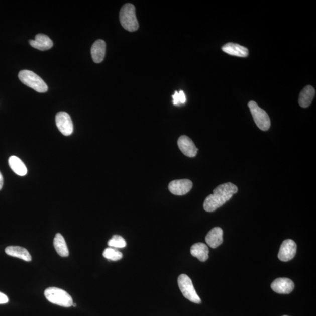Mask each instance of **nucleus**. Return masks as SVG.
Wrapping results in <instances>:
<instances>
[{
	"instance_id": "1",
	"label": "nucleus",
	"mask_w": 316,
	"mask_h": 316,
	"mask_svg": "<svg viewBox=\"0 0 316 316\" xmlns=\"http://www.w3.org/2000/svg\"><path fill=\"white\" fill-rule=\"evenodd\" d=\"M238 188L232 183H226L219 185L213 190V194L205 198L203 207L205 211L213 212L222 207L230 200L234 194L237 193Z\"/></svg>"
},
{
	"instance_id": "2",
	"label": "nucleus",
	"mask_w": 316,
	"mask_h": 316,
	"mask_svg": "<svg viewBox=\"0 0 316 316\" xmlns=\"http://www.w3.org/2000/svg\"><path fill=\"white\" fill-rule=\"evenodd\" d=\"M120 21L124 29L130 32L137 31L139 27L136 14V8L132 4L123 6L120 12Z\"/></svg>"
},
{
	"instance_id": "3",
	"label": "nucleus",
	"mask_w": 316,
	"mask_h": 316,
	"mask_svg": "<svg viewBox=\"0 0 316 316\" xmlns=\"http://www.w3.org/2000/svg\"><path fill=\"white\" fill-rule=\"evenodd\" d=\"M19 77L21 82L38 93H45L48 89L47 84L41 77L31 70L20 71Z\"/></svg>"
},
{
	"instance_id": "4",
	"label": "nucleus",
	"mask_w": 316,
	"mask_h": 316,
	"mask_svg": "<svg viewBox=\"0 0 316 316\" xmlns=\"http://www.w3.org/2000/svg\"><path fill=\"white\" fill-rule=\"evenodd\" d=\"M45 296L51 303L59 306L69 307L73 305L72 297L66 291L52 287L45 290Z\"/></svg>"
},
{
	"instance_id": "5",
	"label": "nucleus",
	"mask_w": 316,
	"mask_h": 316,
	"mask_svg": "<svg viewBox=\"0 0 316 316\" xmlns=\"http://www.w3.org/2000/svg\"><path fill=\"white\" fill-rule=\"evenodd\" d=\"M177 282H178L181 292L182 293L184 297L194 303H201V299L194 289L192 280L189 276L185 274L180 275L177 280Z\"/></svg>"
},
{
	"instance_id": "6",
	"label": "nucleus",
	"mask_w": 316,
	"mask_h": 316,
	"mask_svg": "<svg viewBox=\"0 0 316 316\" xmlns=\"http://www.w3.org/2000/svg\"><path fill=\"white\" fill-rule=\"evenodd\" d=\"M254 122L259 129L262 131H267L271 127V120L264 110L258 106L256 102L251 101L248 103Z\"/></svg>"
},
{
	"instance_id": "7",
	"label": "nucleus",
	"mask_w": 316,
	"mask_h": 316,
	"mask_svg": "<svg viewBox=\"0 0 316 316\" xmlns=\"http://www.w3.org/2000/svg\"><path fill=\"white\" fill-rule=\"evenodd\" d=\"M56 124L58 129L64 136H70L73 132V124L69 114L59 112L56 116Z\"/></svg>"
},
{
	"instance_id": "8",
	"label": "nucleus",
	"mask_w": 316,
	"mask_h": 316,
	"mask_svg": "<svg viewBox=\"0 0 316 316\" xmlns=\"http://www.w3.org/2000/svg\"><path fill=\"white\" fill-rule=\"evenodd\" d=\"M296 250L297 246L295 242L292 240H286L280 246L278 258L281 261H289L295 256Z\"/></svg>"
},
{
	"instance_id": "9",
	"label": "nucleus",
	"mask_w": 316,
	"mask_h": 316,
	"mask_svg": "<svg viewBox=\"0 0 316 316\" xmlns=\"http://www.w3.org/2000/svg\"><path fill=\"white\" fill-rule=\"evenodd\" d=\"M193 183L188 179H180L172 181L169 184V190L172 194L177 196H183L189 193L192 189Z\"/></svg>"
},
{
	"instance_id": "10",
	"label": "nucleus",
	"mask_w": 316,
	"mask_h": 316,
	"mask_svg": "<svg viewBox=\"0 0 316 316\" xmlns=\"http://www.w3.org/2000/svg\"><path fill=\"white\" fill-rule=\"evenodd\" d=\"M177 144L184 155L190 158L196 157L198 149L189 137L186 136L180 137Z\"/></svg>"
},
{
	"instance_id": "11",
	"label": "nucleus",
	"mask_w": 316,
	"mask_h": 316,
	"mask_svg": "<svg viewBox=\"0 0 316 316\" xmlns=\"http://www.w3.org/2000/svg\"><path fill=\"white\" fill-rule=\"evenodd\" d=\"M271 288L274 292L280 294H289L294 288L292 280L286 278L276 279L271 284Z\"/></svg>"
},
{
	"instance_id": "12",
	"label": "nucleus",
	"mask_w": 316,
	"mask_h": 316,
	"mask_svg": "<svg viewBox=\"0 0 316 316\" xmlns=\"http://www.w3.org/2000/svg\"><path fill=\"white\" fill-rule=\"evenodd\" d=\"M29 43L31 47L40 51H47L53 45V42L47 35L39 34L35 36V40H30Z\"/></svg>"
},
{
	"instance_id": "13",
	"label": "nucleus",
	"mask_w": 316,
	"mask_h": 316,
	"mask_svg": "<svg viewBox=\"0 0 316 316\" xmlns=\"http://www.w3.org/2000/svg\"><path fill=\"white\" fill-rule=\"evenodd\" d=\"M223 230L220 227H215L207 234L205 241L211 248H216L223 243Z\"/></svg>"
},
{
	"instance_id": "14",
	"label": "nucleus",
	"mask_w": 316,
	"mask_h": 316,
	"mask_svg": "<svg viewBox=\"0 0 316 316\" xmlns=\"http://www.w3.org/2000/svg\"><path fill=\"white\" fill-rule=\"evenodd\" d=\"M106 45L103 40H98L94 42L91 48V55L93 61L100 63L103 61L106 55Z\"/></svg>"
},
{
	"instance_id": "15",
	"label": "nucleus",
	"mask_w": 316,
	"mask_h": 316,
	"mask_svg": "<svg viewBox=\"0 0 316 316\" xmlns=\"http://www.w3.org/2000/svg\"><path fill=\"white\" fill-rule=\"evenodd\" d=\"M222 50L227 54L242 57V58H246L249 53L247 48L239 44L232 43V42L224 45L222 47Z\"/></svg>"
},
{
	"instance_id": "16",
	"label": "nucleus",
	"mask_w": 316,
	"mask_h": 316,
	"mask_svg": "<svg viewBox=\"0 0 316 316\" xmlns=\"http://www.w3.org/2000/svg\"><path fill=\"white\" fill-rule=\"evenodd\" d=\"M315 91L311 86L305 87L299 95V104L303 108H307L311 104L314 98Z\"/></svg>"
},
{
	"instance_id": "17",
	"label": "nucleus",
	"mask_w": 316,
	"mask_h": 316,
	"mask_svg": "<svg viewBox=\"0 0 316 316\" xmlns=\"http://www.w3.org/2000/svg\"><path fill=\"white\" fill-rule=\"evenodd\" d=\"M190 253L201 262L206 261L208 259V248L204 243H198L193 245L191 247Z\"/></svg>"
},
{
	"instance_id": "18",
	"label": "nucleus",
	"mask_w": 316,
	"mask_h": 316,
	"mask_svg": "<svg viewBox=\"0 0 316 316\" xmlns=\"http://www.w3.org/2000/svg\"><path fill=\"white\" fill-rule=\"evenodd\" d=\"M5 252L10 256L19 258L24 261L30 262L32 260L29 252L23 247L10 246L6 248Z\"/></svg>"
},
{
	"instance_id": "19",
	"label": "nucleus",
	"mask_w": 316,
	"mask_h": 316,
	"mask_svg": "<svg viewBox=\"0 0 316 316\" xmlns=\"http://www.w3.org/2000/svg\"><path fill=\"white\" fill-rule=\"evenodd\" d=\"M9 164L11 169L17 175L21 176L27 175L28 170L26 166L20 158L16 157V156H12V157H10Z\"/></svg>"
},
{
	"instance_id": "20",
	"label": "nucleus",
	"mask_w": 316,
	"mask_h": 316,
	"mask_svg": "<svg viewBox=\"0 0 316 316\" xmlns=\"http://www.w3.org/2000/svg\"><path fill=\"white\" fill-rule=\"evenodd\" d=\"M53 246H54L57 253L60 256L62 257L69 256V252L65 240L60 233L56 234L54 240H53Z\"/></svg>"
},
{
	"instance_id": "21",
	"label": "nucleus",
	"mask_w": 316,
	"mask_h": 316,
	"mask_svg": "<svg viewBox=\"0 0 316 316\" xmlns=\"http://www.w3.org/2000/svg\"><path fill=\"white\" fill-rule=\"evenodd\" d=\"M102 255L108 260L113 261H119L123 258V254L113 248H107L102 253Z\"/></svg>"
},
{
	"instance_id": "22",
	"label": "nucleus",
	"mask_w": 316,
	"mask_h": 316,
	"mask_svg": "<svg viewBox=\"0 0 316 316\" xmlns=\"http://www.w3.org/2000/svg\"><path fill=\"white\" fill-rule=\"evenodd\" d=\"M108 246L110 247L123 248L126 247L127 243L123 237L115 235L113 236L112 239L108 241Z\"/></svg>"
},
{
	"instance_id": "23",
	"label": "nucleus",
	"mask_w": 316,
	"mask_h": 316,
	"mask_svg": "<svg viewBox=\"0 0 316 316\" xmlns=\"http://www.w3.org/2000/svg\"><path fill=\"white\" fill-rule=\"evenodd\" d=\"M173 104L175 106H179L185 103L186 97L183 91L180 90L179 92L175 91V94L172 95Z\"/></svg>"
},
{
	"instance_id": "24",
	"label": "nucleus",
	"mask_w": 316,
	"mask_h": 316,
	"mask_svg": "<svg viewBox=\"0 0 316 316\" xmlns=\"http://www.w3.org/2000/svg\"><path fill=\"white\" fill-rule=\"evenodd\" d=\"M9 298L5 294L0 292V304H6L9 302Z\"/></svg>"
},
{
	"instance_id": "25",
	"label": "nucleus",
	"mask_w": 316,
	"mask_h": 316,
	"mask_svg": "<svg viewBox=\"0 0 316 316\" xmlns=\"http://www.w3.org/2000/svg\"><path fill=\"white\" fill-rule=\"evenodd\" d=\"M3 186V177L1 172H0V190L2 189Z\"/></svg>"
},
{
	"instance_id": "26",
	"label": "nucleus",
	"mask_w": 316,
	"mask_h": 316,
	"mask_svg": "<svg viewBox=\"0 0 316 316\" xmlns=\"http://www.w3.org/2000/svg\"><path fill=\"white\" fill-rule=\"evenodd\" d=\"M72 306H73L74 307H76V304L75 303H73Z\"/></svg>"
},
{
	"instance_id": "27",
	"label": "nucleus",
	"mask_w": 316,
	"mask_h": 316,
	"mask_svg": "<svg viewBox=\"0 0 316 316\" xmlns=\"http://www.w3.org/2000/svg\"><path fill=\"white\" fill-rule=\"evenodd\" d=\"M283 316H288V315H283Z\"/></svg>"
}]
</instances>
